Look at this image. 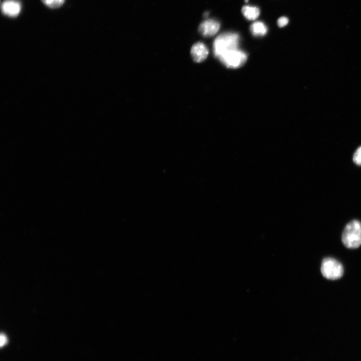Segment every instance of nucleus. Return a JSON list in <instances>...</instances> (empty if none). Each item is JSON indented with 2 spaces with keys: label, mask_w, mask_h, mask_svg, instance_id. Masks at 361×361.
I'll return each instance as SVG.
<instances>
[{
  "label": "nucleus",
  "mask_w": 361,
  "mask_h": 361,
  "mask_svg": "<svg viewBox=\"0 0 361 361\" xmlns=\"http://www.w3.org/2000/svg\"><path fill=\"white\" fill-rule=\"evenodd\" d=\"M321 271L324 278L330 280H338L344 274L342 265L331 257L326 258L323 261Z\"/></svg>",
  "instance_id": "20e7f679"
},
{
  "label": "nucleus",
  "mask_w": 361,
  "mask_h": 361,
  "mask_svg": "<svg viewBox=\"0 0 361 361\" xmlns=\"http://www.w3.org/2000/svg\"><path fill=\"white\" fill-rule=\"evenodd\" d=\"M218 60L227 68L235 69L245 65L247 60V55L244 51L236 49L229 51Z\"/></svg>",
  "instance_id": "7ed1b4c3"
},
{
  "label": "nucleus",
  "mask_w": 361,
  "mask_h": 361,
  "mask_svg": "<svg viewBox=\"0 0 361 361\" xmlns=\"http://www.w3.org/2000/svg\"><path fill=\"white\" fill-rule=\"evenodd\" d=\"M242 13L244 16L249 20H255L260 15V10L255 6H245L242 8Z\"/></svg>",
  "instance_id": "1a4fd4ad"
},
{
  "label": "nucleus",
  "mask_w": 361,
  "mask_h": 361,
  "mask_svg": "<svg viewBox=\"0 0 361 361\" xmlns=\"http://www.w3.org/2000/svg\"><path fill=\"white\" fill-rule=\"evenodd\" d=\"M240 37L236 33L227 32L219 35L214 43L215 56L218 59L229 51L238 49Z\"/></svg>",
  "instance_id": "f257e3e1"
},
{
  "label": "nucleus",
  "mask_w": 361,
  "mask_h": 361,
  "mask_svg": "<svg viewBox=\"0 0 361 361\" xmlns=\"http://www.w3.org/2000/svg\"><path fill=\"white\" fill-rule=\"evenodd\" d=\"M22 6L18 0H5L2 3V13L10 17H16L20 13Z\"/></svg>",
  "instance_id": "39448f33"
},
{
  "label": "nucleus",
  "mask_w": 361,
  "mask_h": 361,
  "mask_svg": "<svg viewBox=\"0 0 361 361\" xmlns=\"http://www.w3.org/2000/svg\"><path fill=\"white\" fill-rule=\"evenodd\" d=\"M245 2H246V3L248 2V0H245Z\"/></svg>",
  "instance_id": "2eb2a0df"
},
{
  "label": "nucleus",
  "mask_w": 361,
  "mask_h": 361,
  "mask_svg": "<svg viewBox=\"0 0 361 361\" xmlns=\"http://www.w3.org/2000/svg\"><path fill=\"white\" fill-rule=\"evenodd\" d=\"M353 161L356 165L361 166V146L355 151L353 155Z\"/></svg>",
  "instance_id": "9b49d317"
},
{
  "label": "nucleus",
  "mask_w": 361,
  "mask_h": 361,
  "mask_svg": "<svg viewBox=\"0 0 361 361\" xmlns=\"http://www.w3.org/2000/svg\"><path fill=\"white\" fill-rule=\"evenodd\" d=\"M250 30L253 36L262 37L265 36L267 33L268 28L263 22L256 21L250 26Z\"/></svg>",
  "instance_id": "6e6552de"
},
{
  "label": "nucleus",
  "mask_w": 361,
  "mask_h": 361,
  "mask_svg": "<svg viewBox=\"0 0 361 361\" xmlns=\"http://www.w3.org/2000/svg\"><path fill=\"white\" fill-rule=\"evenodd\" d=\"M342 242L348 248L355 249L361 245V222L357 220L350 222L342 234Z\"/></svg>",
  "instance_id": "f03ea898"
},
{
  "label": "nucleus",
  "mask_w": 361,
  "mask_h": 361,
  "mask_svg": "<svg viewBox=\"0 0 361 361\" xmlns=\"http://www.w3.org/2000/svg\"><path fill=\"white\" fill-rule=\"evenodd\" d=\"M220 27L219 22L214 19H208L202 22L199 27L200 33L205 37H212L215 35Z\"/></svg>",
  "instance_id": "423d86ee"
},
{
  "label": "nucleus",
  "mask_w": 361,
  "mask_h": 361,
  "mask_svg": "<svg viewBox=\"0 0 361 361\" xmlns=\"http://www.w3.org/2000/svg\"><path fill=\"white\" fill-rule=\"evenodd\" d=\"M209 15V13L208 12H205L204 14V16L205 17H208V16Z\"/></svg>",
  "instance_id": "4468645a"
},
{
  "label": "nucleus",
  "mask_w": 361,
  "mask_h": 361,
  "mask_svg": "<svg viewBox=\"0 0 361 361\" xmlns=\"http://www.w3.org/2000/svg\"><path fill=\"white\" fill-rule=\"evenodd\" d=\"M289 19L286 17H282L278 20V25L280 27H284L289 23Z\"/></svg>",
  "instance_id": "f8f14e48"
},
{
  "label": "nucleus",
  "mask_w": 361,
  "mask_h": 361,
  "mask_svg": "<svg viewBox=\"0 0 361 361\" xmlns=\"http://www.w3.org/2000/svg\"><path fill=\"white\" fill-rule=\"evenodd\" d=\"M209 54V49L204 43L198 42L193 45L191 55L194 62L201 63L207 59Z\"/></svg>",
  "instance_id": "0eeeda50"
},
{
  "label": "nucleus",
  "mask_w": 361,
  "mask_h": 361,
  "mask_svg": "<svg viewBox=\"0 0 361 361\" xmlns=\"http://www.w3.org/2000/svg\"><path fill=\"white\" fill-rule=\"evenodd\" d=\"M7 343V339L6 336L2 334L1 335V346L3 347Z\"/></svg>",
  "instance_id": "ddd939ff"
},
{
  "label": "nucleus",
  "mask_w": 361,
  "mask_h": 361,
  "mask_svg": "<svg viewBox=\"0 0 361 361\" xmlns=\"http://www.w3.org/2000/svg\"><path fill=\"white\" fill-rule=\"evenodd\" d=\"M41 1L47 7L52 9L61 7L65 2V0H41Z\"/></svg>",
  "instance_id": "9d476101"
}]
</instances>
